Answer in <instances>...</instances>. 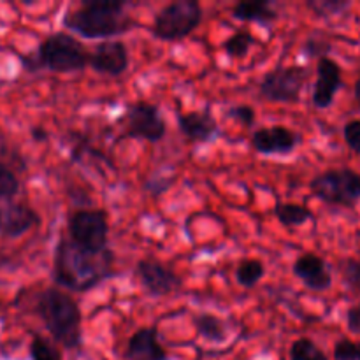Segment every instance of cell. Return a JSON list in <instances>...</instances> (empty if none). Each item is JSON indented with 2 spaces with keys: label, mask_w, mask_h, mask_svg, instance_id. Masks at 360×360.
Here are the masks:
<instances>
[{
  "label": "cell",
  "mask_w": 360,
  "mask_h": 360,
  "mask_svg": "<svg viewBox=\"0 0 360 360\" xmlns=\"http://www.w3.org/2000/svg\"><path fill=\"white\" fill-rule=\"evenodd\" d=\"M115 276V253L90 252L70 238H62L53 257V281L74 294L94 290L102 281Z\"/></svg>",
  "instance_id": "1"
},
{
  "label": "cell",
  "mask_w": 360,
  "mask_h": 360,
  "mask_svg": "<svg viewBox=\"0 0 360 360\" xmlns=\"http://www.w3.org/2000/svg\"><path fill=\"white\" fill-rule=\"evenodd\" d=\"M63 28L86 41H112L136 27L127 13L125 2L112 0H84L79 9L70 11L62 20Z\"/></svg>",
  "instance_id": "2"
},
{
  "label": "cell",
  "mask_w": 360,
  "mask_h": 360,
  "mask_svg": "<svg viewBox=\"0 0 360 360\" xmlns=\"http://www.w3.org/2000/svg\"><path fill=\"white\" fill-rule=\"evenodd\" d=\"M37 315L51 334L53 340L63 348L77 350L83 343V315L72 295L60 288H46L37 297Z\"/></svg>",
  "instance_id": "3"
},
{
  "label": "cell",
  "mask_w": 360,
  "mask_h": 360,
  "mask_svg": "<svg viewBox=\"0 0 360 360\" xmlns=\"http://www.w3.org/2000/svg\"><path fill=\"white\" fill-rule=\"evenodd\" d=\"M90 63V51L67 32H55L39 44L35 55L25 62L30 72L37 69H48L56 74L81 72Z\"/></svg>",
  "instance_id": "4"
},
{
  "label": "cell",
  "mask_w": 360,
  "mask_h": 360,
  "mask_svg": "<svg viewBox=\"0 0 360 360\" xmlns=\"http://www.w3.org/2000/svg\"><path fill=\"white\" fill-rule=\"evenodd\" d=\"M202 16V6L197 0H176L155 14L151 34L158 41H183L199 28Z\"/></svg>",
  "instance_id": "5"
},
{
  "label": "cell",
  "mask_w": 360,
  "mask_h": 360,
  "mask_svg": "<svg viewBox=\"0 0 360 360\" xmlns=\"http://www.w3.org/2000/svg\"><path fill=\"white\" fill-rule=\"evenodd\" d=\"M309 190L330 206L354 207L360 200V174L350 167L327 169L309 181Z\"/></svg>",
  "instance_id": "6"
},
{
  "label": "cell",
  "mask_w": 360,
  "mask_h": 360,
  "mask_svg": "<svg viewBox=\"0 0 360 360\" xmlns=\"http://www.w3.org/2000/svg\"><path fill=\"white\" fill-rule=\"evenodd\" d=\"M309 79V69L304 65H280L262 77L259 94L267 102L294 104L301 101L304 84Z\"/></svg>",
  "instance_id": "7"
},
{
  "label": "cell",
  "mask_w": 360,
  "mask_h": 360,
  "mask_svg": "<svg viewBox=\"0 0 360 360\" xmlns=\"http://www.w3.org/2000/svg\"><path fill=\"white\" fill-rule=\"evenodd\" d=\"M109 221L104 210H81L74 211L67 221L69 238L81 248L90 252H104L109 250Z\"/></svg>",
  "instance_id": "8"
},
{
  "label": "cell",
  "mask_w": 360,
  "mask_h": 360,
  "mask_svg": "<svg viewBox=\"0 0 360 360\" xmlns=\"http://www.w3.org/2000/svg\"><path fill=\"white\" fill-rule=\"evenodd\" d=\"M125 139H143L148 143H158L167 134V125L160 109L146 101H136L127 105Z\"/></svg>",
  "instance_id": "9"
},
{
  "label": "cell",
  "mask_w": 360,
  "mask_h": 360,
  "mask_svg": "<svg viewBox=\"0 0 360 360\" xmlns=\"http://www.w3.org/2000/svg\"><path fill=\"white\" fill-rule=\"evenodd\" d=\"M136 276L151 297H167L183 287V280L164 262L143 259L136 264Z\"/></svg>",
  "instance_id": "10"
},
{
  "label": "cell",
  "mask_w": 360,
  "mask_h": 360,
  "mask_svg": "<svg viewBox=\"0 0 360 360\" xmlns=\"http://www.w3.org/2000/svg\"><path fill=\"white\" fill-rule=\"evenodd\" d=\"M88 65L97 74L111 77L123 76L130 67L129 48L125 46V42L116 41V39L98 42L94 51L90 53Z\"/></svg>",
  "instance_id": "11"
},
{
  "label": "cell",
  "mask_w": 360,
  "mask_h": 360,
  "mask_svg": "<svg viewBox=\"0 0 360 360\" xmlns=\"http://www.w3.org/2000/svg\"><path fill=\"white\" fill-rule=\"evenodd\" d=\"M252 148L260 155H288L301 144V136L283 125L266 127L252 134Z\"/></svg>",
  "instance_id": "12"
},
{
  "label": "cell",
  "mask_w": 360,
  "mask_h": 360,
  "mask_svg": "<svg viewBox=\"0 0 360 360\" xmlns=\"http://www.w3.org/2000/svg\"><path fill=\"white\" fill-rule=\"evenodd\" d=\"M178 129L192 143H214L224 136L210 108L202 111H188L176 115Z\"/></svg>",
  "instance_id": "13"
},
{
  "label": "cell",
  "mask_w": 360,
  "mask_h": 360,
  "mask_svg": "<svg viewBox=\"0 0 360 360\" xmlns=\"http://www.w3.org/2000/svg\"><path fill=\"white\" fill-rule=\"evenodd\" d=\"M343 86V74L336 60L322 58L316 62V81L313 86V105L327 109L334 104L336 94Z\"/></svg>",
  "instance_id": "14"
},
{
  "label": "cell",
  "mask_w": 360,
  "mask_h": 360,
  "mask_svg": "<svg viewBox=\"0 0 360 360\" xmlns=\"http://www.w3.org/2000/svg\"><path fill=\"white\" fill-rule=\"evenodd\" d=\"M292 273L313 292H326L333 287V273L329 264L315 253H304L292 266Z\"/></svg>",
  "instance_id": "15"
},
{
  "label": "cell",
  "mask_w": 360,
  "mask_h": 360,
  "mask_svg": "<svg viewBox=\"0 0 360 360\" xmlns=\"http://www.w3.org/2000/svg\"><path fill=\"white\" fill-rule=\"evenodd\" d=\"M123 357L127 360H167L169 355L158 340V329L153 326L141 327L129 338Z\"/></svg>",
  "instance_id": "16"
},
{
  "label": "cell",
  "mask_w": 360,
  "mask_h": 360,
  "mask_svg": "<svg viewBox=\"0 0 360 360\" xmlns=\"http://www.w3.org/2000/svg\"><path fill=\"white\" fill-rule=\"evenodd\" d=\"M41 218L32 207L25 204H6L0 207V236L16 239L37 227Z\"/></svg>",
  "instance_id": "17"
},
{
  "label": "cell",
  "mask_w": 360,
  "mask_h": 360,
  "mask_svg": "<svg viewBox=\"0 0 360 360\" xmlns=\"http://www.w3.org/2000/svg\"><path fill=\"white\" fill-rule=\"evenodd\" d=\"M232 18L245 23L269 27L280 18V13L274 9L269 0H248V2H238L232 7Z\"/></svg>",
  "instance_id": "18"
},
{
  "label": "cell",
  "mask_w": 360,
  "mask_h": 360,
  "mask_svg": "<svg viewBox=\"0 0 360 360\" xmlns=\"http://www.w3.org/2000/svg\"><path fill=\"white\" fill-rule=\"evenodd\" d=\"M193 327H195L197 334L210 343L220 345L229 336L227 323L213 313H200V315L193 316Z\"/></svg>",
  "instance_id": "19"
},
{
  "label": "cell",
  "mask_w": 360,
  "mask_h": 360,
  "mask_svg": "<svg viewBox=\"0 0 360 360\" xmlns=\"http://www.w3.org/2000/svg\"><path fill=\"white\" fill-rule=\"evenodd\" d=\"M273 213L283 227H301L313 220V213L308 207L294 202H278Z\"/></svg>",
  "instance_id": "20"
},
{
  "label": "cell",
  "mask_w": 360,
  "mask_h": 360,
  "mask_svg": "<svg viewBox=\"0 0 360 360\" xmlns=\"http://www.w3.org/2000/svg\"><path fill=\"white\" fill-rule=\"evenodd\" d=\"M236 281L245 288H252L266 276V266L259 259H246L236 267Z\"/></svg>",
  "instance_id": "21"
},
{
  "label": "cell",
  "mask_w": 360,
  "mask_h": 360,
  "mask_svg": "<svg viewBox=\"0 0 360 360\" xmlns=\"http://www.w3.org/2000/svg\"><path fill=\"white\" fill-rule=\"evenodd\" d=\"M288 360H329L326 352L309 338H299L290 345Z\"/></svg>",
  "instance_id": "22"
},
{
  "label": "cell",
  "mask_w": 360,
  "mask_h": 360,
  "mask_svg": "<svg viewBox=\"0 0 360 360\" xmlns=\"http://www.w3.org/2000/svg\"><path fill=\"white\" fill-rule=\"evenodd\" d=\"M257 44V39L253 37L250 32H236L231 37L225 39L221 44L224 51L227 53L231 58H245L250 53V49Z\"/></svg>",
  "instance_id": "23"
},
{
  "label": "cell",
  "mask_w": 360,
  "mask_h": 360,
  "mask_svg": "<svg viewBox=\"0 0 360 360\" xmlns=\"http://www.w3.org/2000/svg\"><path fill=\"white\" fill-rule=\"evenodd\" d=\"M352 4L348 0H308L306 7L320 18H336L347 13Z\"/></svg>",
  "instance_id": "24"
},
{
  "label": "cell",
  "mask_w": 360,
  "mask_h": 360,
  "mask_svg": "<svg viewBox=\"0 0 360 360\" xmlns=\"http://www.w3.org/2000/svg\"><path fill=\"white\" fill-rule=\"evenodd\" d=\"M301 51L306 58H329V55L333 53V44H330V41H327V39L320 37V35H309V37L302 42Z\"/></svg>",
  "instance_id": "25"
},
{
  "label": "cell",
  "mask_w": 360,
  "mask_h": 360,
  "mask_svg": "<svg viewBox=\"0 0 360 360\" xmlns=\"http://www.w3.org/2000/svg\"><path fill=\"white\" fill-rule=\"evenodd\" d=\"M30 359L32 360H62V352L56 345L48 341L42 336H34L30 343Z\"/></svg>",
  "instance_id": "26"
},
{
  "label": "cell",
  "mask_w": 360,
  "mask_h": 360,
  "mask_svg": "<svg viewBox=\"0 0 360 360\" xmlns=\"http://www.w3.org/2000/svg\"><path fill=\"white\" fill-rule=\"evenodd\" d=\"M341 276L343 281L352 288L354 292L360 294V262L355 259H347L341 262L340 266Z\"/></svg>",
  "instance_id": "27"
},
{
  "label": "cell",
  "mask_w": 360,
  "mask_h": 360,
  "mask_svg": "<svg viewBox=\"0 0 360 360\" xmlns=\"http://www.w3.org/2000/svg\"><path fill=\"white\" fill-rule=\"evenodd\" d=\"M227 116L231 120H234V122L241 123V125L246 127V129H252V127H255V122H257L255 109L248 104L232 105V108L227 109Z\"/></svg>",
  "instance_id": "28"
},
{
  "label": "cell",
  "mask_w": 360,
  "mask_h": 360,
  "mask_svg": "<svg viewBox=\"0 0 360 360\" xmlns=\"http://www.w3.org/2000/svg\"><path fill=\"white\" fill-rule=\"evenodd\" d=\"M20 190V183L13 171L0 164V199H11Z\"/></svg>",
  "instance_id": "29"
},
{
  "label": "cell",
  "mask_w": 360,
  "mask_h": 360,
  "mask_svg": "<svg viewBox=\"0 0 360 360\" xmlns=\"http://www.w3.org/2000/svg\"><path fill=\"white\" fill-rule=\"evenodd\" d=\"M334 360H360V343L352 340H340L334 345Z\"/></svg>",
  "instance_id": "30"
},
{
  "label": "cell",
  "mask_w": 360,
  "mask_h": 360,
  "mask_svg": "<svg viewBox=\"0 0 360 360\" xmlns=\"http://www.w3.org/2000/svg\"><path fill=\"white\" fill-rule=\"evenodd\" d=\"M343 137L347 146L350 148L354 153L360 155V120H352L345 125Z\"/></svg>",
  "instance_id": "31"
},
{
  "label": "cell",
  "mask_w": 360,
  "mask_h": 360,
  "mask_svg": "<svg viewBox=\"0 0 360 360\" xmlns=\"http://www.w3.org/2000/svg\"><path fill=\"white\" fill-rule=\"evenodd\" d=\"M345 322H347V329L352 334L359 336L360 334V304H354L347 309V316H345Z\"/></svg>",
  "instance_id": "32"
},
{
  "label": "cell",
  "mask_w": 360,
  "mask_h": 360,
  "mask_svg": "<svg viewBox=\"0 0 360 360\" xmlns=\"http://www.w3.org/2000/svg\"><path fill=\"white\" fill-rule=\"evenodd\" d=\"M171 185H172V179L169 178H151L148 179V183L144 186H146V190L151 193V195L158 197L162 195V193H164Z\"/></svg>",
  "instance_id": "33"
},
{
  "label": "cell",
  "mask_w": 360,
  "mask_h": 360,
  "mask_svg": "<svg viewBox=\"0 0 360 360\" xmlns=\"http://www.w3.org/2000/svg\"><path fill=\"white\" fill-rule=\"evenodd\" d=\"M32 134H34V137L37 141H44L46 137H48V134H46L42 129H34V132H32Z\"/></svg>",
  "instance_id": "34"
},
{
  "label": "cell",
  "mask_w": 360,
  "mask_h": 360,
  "mask_svg": "<svg viewBox=\"0 0 360 360\" xmlns=\"http://www.w3.org/2000/svg\"><path fill=\"white\" fill-rule=\"evenodd\" d=\"M354 94H355V98H357V102L360 104V77L357 79V83H355Z\"/></svg>",
  "instance_id": "35"
},
{
  "label": "cell",
  "mask_w": 360,
  "mask_h": 360,
  "mask_svg": "<svg viewBox=\"0 0 360 360\" xmlns=\"http://www.w3.org/2000/svg\"><path fill=\"white\" fill-rule=\"evenodd\" d=\"M2 148H4V143H2V139H0V151H2Z\"/></svg>",
  "instance_id": "36"
}]
</instances>
